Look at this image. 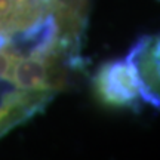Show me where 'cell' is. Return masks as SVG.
Wrapping results in <instances>:
<instances>
[{
  "label": "cell",
  "mask_w": 160,
  "mask_h": 160,
  "mask_svg": "<svg viewBox=\"0 0 160 160\" xmlns=\"http://www.w3.org/2000/svg\"><path fill=\"white\" fill-rule=\"evenodd\" d=\"M92 3L0 0V138L77 82Z\"/></svg>",
  "instance_id": "cell-1"
},
{
  "label": "cell",
  "mask_w": 160,
  "mask_h": 160,
  "mask_svg": "<svg viewBox=\"0 0 160 160\" xmlns=\"http://www.w3.org/2000/svg\"><path fill=\"white\" fill-rule=\"evenodd\" d=\"M97 93L116 107H133L138 102L137 89L125 59L107 64L95 80Z\"/></svg>",
  "instance_id": "cell-3"
},
{
  "label": "cell",
  "mask_w": 160,
  "mask_h": 160,
  "mask_svg": "<svg viewBox=\"0 0 160 160\" xmlns=\"http://www.w3.org/2000/svg\"><path fill=\"white\" fill-rule=\"evenodd\" d=\"M125 62L131 71L138 101L144 99L160 108V33L138 40Z\"/></svg>",
  "instance_id": "cell-2"
}]
</instances>
